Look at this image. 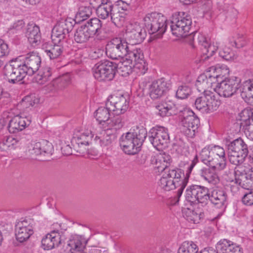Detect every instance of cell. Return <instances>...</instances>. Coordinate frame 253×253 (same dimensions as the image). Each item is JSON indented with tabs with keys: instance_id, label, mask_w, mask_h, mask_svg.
<instances>
[{
	"instance_id": "17",
	"label": "cell",
	"mask_w": 253,
	"mask_h": 253,
	"mask_svg": "<svg viewBox=\"0 0 253 253\" xmlns=\"http://www.w3.org/2000/svg\"><path fill=\"white\" fill-rule=\"evenodd\" d=\"M128 53V44L124 39L120 38L113 39L106 46V54L109 58L112 59H123Z\"/></svg>"
},
{
	"instance_id": "30",
	"label": "cell",
	"mask_w": 253,
	"mask_h": 253,
	"mask_svg": "<svg viewBox=\"0 0 253 253\" xmlns=\"http://www.w3.org/2000/svg\"><path fill=\"white\" fill-rule=\"evenodd\" d=\"M216 253H243L242 247L227 239L220 240L215 246Z\"/></svg>"
},
{
	"instance_id": "48",
	"label": "cell",
	"mask_w": 253,
	"mask_h": 253,
	"mask_svg": "<svg viewBox=\"0 0 253 253\" xmlns=\"http://www.w3.org/2000/svg\"><path fill=\"white\" fill-rule=\"evenodd\" d=\"M9 52L8 45L3 40L0 39V58L7 56Z\"/></svg>"
},
{
	"instance_id": "40",
	"label": "cell",
	"mask_w": 253,
	"mask_h": 253,
	"mask_svg": "<svg viewBox=\"0 0 253 253\" xmlns=\"http://www.w3.org/2000/svg\"><path fill=\"white\" fill-rule=\"evenodd\" d=\"M92 14V9L89 6H82L80 7L75 17L76 23H80L87 19Z\"/></svg>"
},
{
	"instance_id": "38",
	"label": "cell",
	"mask_w": 253,
	"mask_h": 253,
	"mask_svg": "<svg viewBox=\"0 0 253 253\" xmlns=\"http://www.w3.org/2000/svg\"><path fill=\"white\" fill-rule=\"evenodd\" d=\"M43 49L51 59L59 57L62 53L63 47L60 44L52 42H47L43 46Z\"/></svg>"
},
{
	"instance_id": "21",
	"label": "cell",
	"mask_w": 253,
	"mask_h": 253,
	"mask_svg": "<svg viewBox=\"0 0 253 253\" xmlns=\"http://www.w3.org/2000/svg\"><path fill=\"white\" fill-rule=\"evenodd\" d=\"M34 225V221L32 217L25 216L18 219L15 229L16 240L21 243L26 241L33 234Z\"/></svg>"
},
{
	"instance_id": "29",
	"label": "cell",
	"mask_w": 253,
	"mask_h": 253,
	"mask_svg": "<svg viewBox=\"0 0 253 253\" xmlns=\"http://www.w3.org/2000/svg\"><path fill=\"white\" fill-rule=\"evenodd\" d=\"M31 123V119L28 116L18 115L10 121L7 129L11 133H17L26 129Z\"/></svg>"
},
{
	"instance_id": "42",
	"label": "cell",
	"mask_w": 253,
	"mask_h": 253,
	"mask_svg": "<svg viewBox=\"0 0 253 253\" xmlns=\"http://www.w3.org/2000/svg\"><path fill=\"white\" fill-rule=\"evenodd\" d=\"M94 117L97 121L104 123L109 120L110 112L106 107H100L94 112Z\"/></svg>"
},
{
	"instance_id": "36",
	"label": "cell",
	"mask_w": 253,
	"mask_h": 253,
	"mask_svg": "<svg viewBox=\"0 0 253 253\" xmlns=\"http://www.w3.org/2000/svg\"><path fill=\"white\" fill-rule=\"evenodd\" d=\"M240 94L242 99L247 104L253 105V80L249 79L240 86Z\"/></svg>"
},
{
	"instance_id": "50",
	"label": "cell",
	"mask_w": 253,
	"mask_h": 253,
	"mask_svg": "<svg viewBox=\"0 0 253 253\" xmlns=\"http://www.w3.org/2000/svg\"><path fill=\"white\" fill-rule=\"evenodd\" d=\"M253 194L252 192L245 195L242 199V202L247 206H252L253 205Z\"/></svg>"
},
{
	"instance_id": "52",
	"label": "cell",
	"mask_w": 253,
	"mask_h": 253,
	"mask_svg": "<svg viewBox=\"0 0 253 253\" xmlns=\"http://www.w3.org/2000/svg\"><path fill=\"white\" fill-rule=\"evenodd\" d=\"M179 1L184 4H190L194 3H197L200 1L198 0H179Z\"/></svg>"
},
{
	"instance_id": "35",
	"label": "cell",
	"mask_w": 253,
	"mask_h": 253,
	"mask_svg": "<svg viewBox=\"0 0 253 253\" xmlns=\"http://www.w3.org/2000/svg\"><path fill=\"white\" fill-rule=\"evenodd\" d=\"M209 200L215 207L220 208L225 205L227 196L222 190L219 188H214L210 192Z\"/></svg>"
},
{
	"instance_id": "43",
	"label": "cell",
	"mask_w": 253,
	"mask_h": 253,
	"mask_svg": "<svg viewBox=\"0 0 253 253\" xmlns=\"http://www.w3.org/2000/svg\"><path fill=\"white\" fill-rule=\"evenodd\" d=\"M198 247L193 242H183L178 250L177 253H197Z\"/></svg>"
},
{
	"instance_id": "20",
	"label": "cell",
	"mask_w": 253,
	"mask_h": 253,
	"mask_svg": "<svg viewBox=\"0 0 253 253\" xmlns=\"http://www.w3.org/2000/svg\"><path fill=\"white\" fill-rule=\"evenodd\" d=\"M235 178L237 183L242 188L247 190L253 189V168L248 164H241L235 168Z\"/></svg>"
},
{
	"instance_id": "2",
	"label": "cell",
	"mask_w": 253,
	"mask_h": 253,
	"mask_svg": "<svg viewBox=\"0 0 253 253\" xmlns=\"http://www.w3.org/2000/svg\"><path fill=\"white\" fill-rule=\"evenodd\" d=\"M148 65L143 51L139 48L128 52L117 65V72L122 77H127L133 72L138 75L145 74Z\"/></svg>"
},
{
	"instance_id": "11",
	"label": "cell",
	"mask_w": 253,
	"mask_h": 253,
	"mask_svg": "<svg viewBox=\"0 0 253 253\" xmlns=\"http://www.w3.org/2000/svg\"><path fill=\"white\" fill-rule=\"evenodd\" d=\"M184 178L183 170L173 168L168 170L162 176L159 180V185L166 191L174 190L182 183Z\"/></svg>"
},
{
	"instance_id": "14",
	"label": "cell",
	"mask_w": 253,
	"mask_h": 253,
	"mask_svg": "<svg viewBox=\"0 0 253 253\" xmlns=\"http://www.w3.org/2000/svg\"><path fill=\"white\" fill-rule=\"evenodd\" d=\"M149 140L153 146L158 151H163L169 144V132L165 127L157 126L152 127L148 134Z\"/></svg>"
},
{
	"instance_id": "16",
	"label": "cell",
	"mask_w": 253,
	"mask_h": 253,
	"mask_svg": "<svg viewBox=\"0 0 253 253\" xmlns=\"http://www.w3.org/2000/svg\"><path fill=\"white\" fill-rule=\"evenodd\" d=\"M146 35V29L141 23L133 22L126 26L124 33V40L127 44L136 45L144 41Z\"/></svg>"
},
{
	"instance_id": "55",
	"label": "cell",
	"mask_w": 253,
	"mask_h": 253,
	"mask_svg": "<svg viewBox=\"0 0 253 253\" xmlns=\"http://www.w3.org/2000/svg\"><path fill=\"white\" fill-rule=\"evenodd\" d=\"M1 94V90L0 89V98Z\"/></svg>"
},
{
	"instance_id": "39",
	"label": "cell",
	"mask_w": 253,
	"mask_h": 253,
	"mask_svg": "<svg viewBox=\"0 0 253 253\" xmlns=\"http://www.w3.org/2000/svg\"><path fill=\"white\" fill-rule=\"evenodd\" d=\"M112 5L111 2L110 1H102L96 9V14L98 17L102 19H105L108 18L110 14Z\"/></svg>"
},
{
	"instance_id": "54",
	"label": "cell",
	"mask_w": 253,
	"mask_h": 253,
	"mask_svg": "<svg viewBox=\"0 0 253 253\" xmlns=\"http://www.w3.org/2000/svg\"><path fill=\"white\" fill-rule=\"evenodd\" d=\"M2 240H3V237H2V235L0 231V245L2 243Z\"/></svg>"
},
{
	"instance_id": "18",
	"label": "cell",
	"mask_w": 253,
	"mask_h": 253,
	"mask_svg": "<svg viewBox=\"0 0 253 253\" xmlns=\"http://www.w3.org/2000/svg\"><path fill=\"white\" fill-rule=\"evenodd\" d=\"M241 79L237 77H228L219 83L214 88V91L220 96L230 97L234 95L240 87Z\"/></svg>"
},
{
	"instance_id": "49",
	"label": "cell",
	"mask_w": 253,
	"mask_h": 253,
	"mask_svg": "<svg viewBox=\"0 0 253 253\" xmlns=\"http://www.w3.org/2000/svg\"><path fill=\"white\" fill-rule=\"evenodd\" d=\"M220 56L226 60H231L233 58L234 54L229 49H224L219 52Z\"/></svg>"
},
{
	"instance_id": "32",
	"label": "cell",
	"mask_w": 253,
	"mask_h": 253,
	"mask_svg": "<svg viewBox=\"0 0 253 253\" xmlns=\"http://www.w3.org/2000/svg\"><path fill=\"white\" fill-rule=\"evenodd\" d=\"M26 36L33 46H36L41 42L42 36L39 26L33 22L29 23L26 30Z\"/></svg>"
},
{
	"instance_id": "37",
	"label": "cell",
	"mask_w": 253,
	"mask_h": 253,
	"mask_svg": "<svg viewBox=\"0 0 253 253\" xmlns=\"http://www.w3.org/2000/svg\"><path fill=\"white\" fill-rule=\"evenodd\" d=\"M85 240L81 236L75 235L72 236L68 242V246L73 253H81L85 246Z\"/></svg>"
},
{
	"instance_id": "1",
	"label": "cell",
	"mask_w": 253,
	"mask_h": 253,
	"mask_svg": "<svg viewBox=\"0 0 253 253\" xmlns=\"http://www.w3.org/2000/svg\"><path fill=\"white\" fill-rule=\"evenodd\" d=\"M230 69L224 64L212 66L202 73L195 83L196 89L200 93L211 91L222 81L229 77Z\"/></svg>"
},
{
	"instance_id": "13",
	"label": "cell",
	"mask_w": 253,
	"mask_h": 253,
	"mask_svg": "<svg viewBox=\"0 0 253 253\" xmlns=\"http://www.w3.org/2000/svg\"><path fill=\"white\" fill-rule=\"evenodd\" d=\"M186 201L199 207L206 205L209 201L210 191L205 187L193 185L185 192Z\"/></svg>"
},
{
	"instance_id": "7",
	"label": "cell",
	"mask_w": 253,
	"mask_h": 253,
	"mask_svg": "<svg viewBox=\"0 0 253 253\" xmlns=\"http://www.w3.org/2000/svg\"><path fill=\"white\" fill-rule=\"evenodd\" d=\"M192 24L191 16L185 12H176L171 15L170 19L171 32L177 37L187 35L191 29Z\"/></svg>"
},
{
	"instance_id": "34",
	"label": "cell",
	"mask_w": 253,
	"mask_h": 253,
	"mask_svg": "<svg viewBox=\"0 0 253 253\" xmlns=\"http://www.w3.org/2000/svg\"><path fill=\"white\" fill-rule=\"evenodd\" d=\"M25 63L28 69V75L32 76L39 69L41 58L36 52H33L25 56Z\"/></svg>"
},
{
	"instance_id": "44",
	"label": "cell",
	"mask_w": 253,
	"mask_h": 253,
	"mask_svg": "<svg viewBox=\"0 0 253 253\" xmlns=\"http://www.w3.org/2000/svg\"><path fill=\"white\" fill-rule=\"evenodd\" d=\"M39 101V98L36 95H30L24 98L19 103V108L26 109L34 106Z\"/></svg>"
},
{
	"instance_id": "3",
	"label": "cell",
	"mask_w": 253,
	"mask_h": 253,
	"mask_svg": "<svg viewBox=\"0 0 253 253\" xmlns=\"http://www.w3.org/2000/svg\"><path fill=\"white\" fill-rule=\"evenodd\" d=\"M147 134V130L144 126L140 125L132 126L120 138L119 143L122 150L127 155L136 154L141 150Z\"/></svg>"
},
{
	"instance_id": "23",
	"label": "cell",
	"mask_w": 253,
	"mask_h": 253,
	"mask_svg": "<svg viewBox=\"0 0 253 253\" xmlns=\"http://www.w3.org/2000/svg\"><path fill=\"white\" fill-rule=\"evenodd\" d=\"M166 21V16L158 12L148 13L144 19L145 26L150 34H153L160 30L165 25Z\"/></svg>"
},
{
	"instance_id": "12",
	"label": "cell",
	"mask_w": 253,
	"mask_h": 253,
	"mask_svg": "<svg viewBox=\"0 0 253 253\" xmlns=\"http://www.w3.org/2000/svg\"><path fill=\"white\" fill-rule=\"evenodd\" d=\"M117 65L109 60H103L97 63L92 69L95 79L100 82L112 80L117 73Z\"/></svg>"
},
{
	"instance_id": "46",
	"label": "cell",
	"mask_w": 253,
	"mask_h": 253,
	"mask_svg": "<svg viewBox=\"0 0 253 253\" xmlns=\"http://www.w3.org/2000/svg\"><path fill=\"white\" fill-rule=\"evenodd\" d=\"M253 109L251 107H248L244 109L239 114V118L241 122L246 123L251 119H252Z\"/></svg>"
},
{
	"instance_id": "8",
	"label": "cell",
	"mask_w": 253,
	"mask_h": 253,
	"mask_svg": "<svg viewBox=\"0 0 253 253\" xmlns=\"http://www.w3.org/2000/svg\"><path fill=\"white\" fill-rule=\"evenodd\" d=\"M129 101V95L127 92L117 90L109 96L106 102V106L110 112L115 115H120L126 111Z\"/></svg>"
},
{
	"instance_id": "5",
	"label": "cell",
	"mask_w": 253,
	"mask_h": 253,
	"mask_svg": "<svg viewBox=\"0 0 253 253\" xmlns=\"http://www.w3.org/2000/svg\"><path fill=\"white\" fill-rule=\"evenodd\" d=\"M200 122L195 113L188 108L180 111L178 126L182 132L189 137H194L200 126Z\"/></svg>"
},
{
	"instance_id": "47",
	"label": "cell",
	"mask_w": 253,
	"mask_h": 253,
	"mask_svg": "<svg viewBox=\"0 0 253 253\" xmlns=\"http://www.w3.org/2000/svg\"><path fill=\"white\" fill-rule=\"evenodd\" d=\"M253 128L252 118L246 123L244 128V133L246 136L251 141H252L253 139Z\"/></svg>"
},
{
	"instance_id": "28",
	"label": "cell",
	"mask_w": 253,
	"mask_h": 253,
	"mask_svg": "<svg viewBox=\"0 0 253 253\" xmlns=\"http://www.w3.org/2000/svg\"><path fill=\"white\" fill-rule=\"evenodd\" d=\"M92 141V136L87 132L83 133L74 136L71 143L74 149L80 153L87 151Z\"/></svg>"
},
{
	"instance_id": "51",
	"label": "cell",
	"mask_w": 253,
	"mask_h": 253,
	"mask_svg": "<svg viewBox=\"0 0 253 253\" xmlns=\"http://www.w3.org/2000/svg\"><path fill=\"white\" fill-rule=\"evenodd\" d=\"M199 253H216L215 249L211 247L204 248Z\"/></svg>"
},
{
	"instance_id": "15",
	"label": "cell",
	"mask_w": 253,
	"mask_h": 253,
	"mask_svg": "<svg viewBox=\"0 0 253 253\" xmlns=\"http://www.w3.org/2000/svg\"><path fill=\"white\" fill-rule=\"evenodd\" d=\"M248 153V149L245 142L240 138L232 142L228 148V158L230 163L235 165L244 162Z\"/></svg>"
},
{
	"instance_id": "6",
	"label": "cell",
	"mask_w": 253,
	"mask_h": 253,
	"mask_svg": "<svg viewBox=\"0 0 253 253\" xmlns=\"http://www.w3.org/2000/svg\"><path fill=\"white\" fill-rule=\"evenodd\" d=\"M5 78L11 83H17L28 75L25 56L19 57L8 62L4 69Z\"/></svg>"
},
{
	"instance_id": "27",
	"label": "cell",
	"mask_w": 253,
	"mask_h": 253,
	"mask_svg": "<svg viewBox=\"0 0 253 253\" xmlns=\"http://www.w3.org/2000/svg\"><path fill=\"white\" fill-rule=\"evenodd\" d=\"M171 85L170 81L165 78L155 80L151 84L149 89V96L153 100L159 99L165 95Z\"/></svg>"
},
{
	"instance_id": "33",
	"label": "cell",
	"mask_w": 253,
	"mask_h": 253,
	"mask_svg": "<svg viewBox=\"0 0 253 253\" xmlns=\"http://www.w3.org/2000/svg\"><path fill=\"white\" fill-rule=\"evenodd\" d=\"M156 110L158 114L161 117H169L177 114L178 107L174 102L167 101L158 104Z\"/></svg>"
},
{
	"instance_id": "10",
	"label": "cell",
	"mask_w": 253,
	"mask_h": 253,
	"mask_svg": "<svg viewBox=\"0 0 253 253\" xmlns=\"http://www.w3.org/2000/svg\"><path fill=\"white\" fill-rule=\"evenodd\" d=\"M101 22L97 18L91 19L76 31L74 39L78 43H84L94 37L101 27Z\"/></svg>"
},
{
	"instance_id": "22",
	"label": "cell",
	"mask_w": 253,
	"mask_h": 253,
	"mask_svg": "<svg viewBox=\"0 0 253 253\" xmlns=\"http://www.w3.org/2000/svg\"><path fill=\"white\" fill-rule=\"evenodd\" d=\"M28 152L33 156L50 157L53 154L54 149L50 142L41 139L30 144L28 147Z\"/></svg>"
},
{
	"instance_id": "24",
	"label": "cell",
	"mask_w": 253,
	"mask_h": 253,
	"mask_svg": "<svg viewBox=\"0 0 253 253\" xmlns=\"http://www.w3.org/2000/svg\"><path fill=\"white\" fill-rule=\"evenodd\" d=\"M128 12V4L124 1H117L112 5L111 19L116 26L121 27L123 26Z\"/></svg>"
},
{
	"instance_id": "56",
	"label": "cell",
	"mask_w": 253,
	"mask_h": 253,
	"mask_svg": "<svg viewBox=\"0 0 253 253\" xmlns=\"http://www.w3.org/2000/svg\"><path fill=\"white\" fill-rule=\"evenodd\" d=\"M1 65V62L0 61V66Z\"/></svg>"
},
{
	"instance_id": "41",
	"label": "cell",
	"mask_w": 253,
	"mask_h": 253,
	"mask_svg": "<svg viewBox=\"0 0 253 253\" xmlns=\"http://www.w3.org/2000/svg\"><path fill=\"white\" fill-rule=\"evenodd\" d=\"M201 173L204 178L211 184H216L219 181L217 175L210 168H204Z\"/></svg>"
},
{
	"instance_id": "9",
	"label": "cell",
	"mask_w": 253,
	"mask_h": 253,
	"mask_svg": "<svg viewBox=\"0 0 253 253\" xmlns=\"http://www.w3.org/2000/svg\"><path fill=\"white\" fill-rule=\"evenodd\" d=\"M221 104V101L211 91L201 93L195 102L197 110L204 114H209L215 111Z\"/></svg>"
},
{
	"instance_id": "19",
	"label": "cell",
	"mask_w": 253,
	"mask_h": 253,
	"mask_svg": "<svg viewBox=\"0 0 253 253\" xmlns=\"http://www.w3.org/2000/svg\"><path fill=\"white\" fill-rule=\"evenodd\" d=\"M76 24L74 19L67 17L60 20L53 27L51 39L54 43L59 44Z\"/></svg>"
},
{
	"instance_id": "45",
	"label": "cell",
	"mask_w": 253,
	"mask_h": 253,
	"mask_svg": "<svg viewBox=\"0 0 253 253\" xmlns=\"http://www.w3.org/2000/svg\"><path fill=\"white\" fill-rule=\"evenodd\" d=\"M192 93L191 88L186 85H181L177 89L176 97L179 99H185L188 98Z\"/></svg>"
},
{
	"instance_id": "4",
	"label": "cell",
	"mask_w": 253,
	"mask_h": 253,
	"mask_svg": "<svg viewBox=\"0 0 253 253\" xmlns=\"http://www.w3.org/2000/svg\"><path fill=\"white\" fill-rule=\"evenodd\" d=\"M201 161L210 169L221 170L226 166L224 149L220 146L211 144L205 147L200 153Z\"/></svg>"
},
{
	"instance_id": "31",
	"label": "cell",
	"mask_w": 253,
	"mask_h": 253,
	"mask_svg": "<svg viewBox=\"0 0 253 253\" xmlns=\"http://www.w3.org/2000/svg\"><path fill=\"white\" fill-rule=\"evenodd\" d=\"M61 242V235L57 231H53L45 235L41 242L42 247L45 250H50L57 247Z\"/></svg>"
},
{
	"instance_id": "26",
	"label": "cell",
	"mask_w": 253,
	"mask_h": 253,
	"mask_svg": "<svg viewBox=\"0 0 253 253\" xmlns=\"http://www.w3.org/2000/svg\"><path fill=\"white\" fill-rule=\"evenodd\" d=\"M171 161L170 156L163 151L155 154L151 160L153 171L156 175L161 174L170 165Z\"/></svg>"
},
{
	"instance_id": "25",
	"label": "cell",
	"mask_w": 253,
	"mask_h": 253,
	"mask_svg": "<svg viewBox=\"0 0 253 253\" xmlns=\"http://www.w3.org/2000/svg\"><path fill=\"white\" fill-rule=\"evenodd\" d=\"M183 217L192 224L200 223L204 218V213L200 207L187 202L181 209Z\"/></svg>"
},
{
	"instance_id": "53",
	"label": "cell",
	"mask_w": 253,
	"mask_h": 253,
	"mask_svg": "<svg viewBox=\"0 0 253 253\" xmlns=\"http://www.w3.org/2000/svg\"><path fill=\"white\" fill-rule=\"evenodd\" d=\"M23 2L31 5H36L38 4L40 0H24Z\"/></svg>"
}]
</instances>
